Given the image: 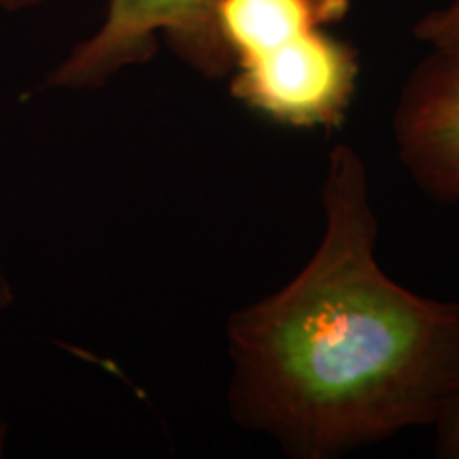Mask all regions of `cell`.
Instances as JSON below:
<instances>
[{
	"label": "cell",
	"instance_id": "6da1fadb",
	"mask_svg": "<svg viewBox=\"0 0 459 459\" xmlns=\"http://www.w3.org/2000/svg\"><path fill=\"white\" fill-rule=\"evenodd\" d=\"M324 232L300 273L228 317V409L296 459L438 428L459 387V304L400 285L377 257L368 166L336 145Z\"/></svg>",
	"mask_w": 459,
	"mask_h": 459
},
{
	"label": "cell",
	"instance_id": "5b68a950",
	"mask_svg": "<svg viewBox=\"0 0 459 459\" xmlns=\"http://www.w3.org/2000/svg\"><path fill=\"white\" fill-rule=\"evenodd\" d=\"M412 34L428 49L459 51V0H449L443 7L428 11L412 26Z\"/></svg>",
	"mask_w": 459,
	"mask_h": 459
},
{
	"label": "cell",
	"instance_id": "3957f363",
	"mask_svg": "<svg viewBox=\"0 0 459 459\" xmlns=\"http://www.w3.org/2000/svg\"><path fill=\"white\" fill-rule=\"evenodd\" d=\"M220 0H107L102 22L57 62L45 83L57 90H99L141 66L164 43L204 79H223L232 60L217 30Z\"/></svg>",
	"mask_w": 459,
	"mask_h": 459
},
{
	"label": "cell",
	"instance_id": "8992f818",
	"mask_svg": "<svg viewBox=\"0 0 459 459\" xmlns=\"http://www.w3.org/2000/svg\"><path fill=\"white\" fill-rule=\"evenodd\" d=\"M438 440H436V453L445 459H459V387L453 400L449 415L443 419L438 428Z\"/></svg>",
	"mask_w": 459,
	"mask_h": 459
},
{
	"label": "cell",
	"instance_id": "52a82bcc",
	"mask_svg": "<svg viewBox=\"0 0 459 459\" xmlns=\"http://www.w3.org/2000/svg\"><path fill=\"white\" fill-rule=\"evenodd\" d=\"M48 3L49 0H0V11H7V13H22V11L39 9Z\"/></svg>",
	"mask_w": 459,
	"mask_h": 459
},
{
	"label": "cell",
	"instance_id": "7a4b0ae2",
	"mask_svg": "<svg viewBox=\"0 0 459 459\" xmlns=\"http://www.w3.org/2000/svg\"><path fill=\"white\" fill-rule=\"evenodd\" d=\"M351 0H220L230 96L291 130H338L358 94L359 54L328 28Z\"/></svg>",
	"mask_w": 459,
	"mask_h": 459
},
{
	"label": "cell",
	"instance_id": "ba28073f",
	"mask_svg": "<svg viewBox=\"0 0 459 459\" xmlns=\"http://www.w3.org/2000/svg\"><path fill=\"white\" fill-rule=\"evenodd\" d=\"M13 300H15V296H13V290H11V285H9L7 274H4L3 249H0V313H3L4 308H9L11 304H13Z\"/></svg>",
	"mask_w": 459,
	"mask_h": 459
},
{
	"label": "cell",
	"instance_id": "277c9868",
	"mask_svg": "<svg viewBox=\"0 0 459 459\" xmlns=\"http://www.w3.org/2000/svg\"><path fill=\"white\" fill-rule=\"evenodd\" d=\"M395 152L428 198L459 204V51L429 49L394 108Z\"/></svg>",
	"mask_w": 459,
	"mask_h": 459
}]
</instances>
